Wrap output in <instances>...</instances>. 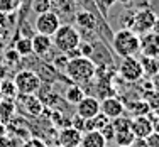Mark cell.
I'll list each match as a JSON object with an SVG mask.
<instances>
[{
    "label": "cell",
    "mask_w": 159,
    "mask_h": 147,
    "mask_svg": "<svg viewBox=\"0 0 159 147\" xmlns=\"http://www.w3.org/2000/svg\"><path fill=\"white\" fill-rule=\"evenodd\" d=\"M151 32L156 34V36H159V17H156V20H154V25H152V29H151Z\"/></svg>",
    "instance_id": "obj_38"
},
{
    "label": "cell",
    "mask_w": 159,
    "mask_h": 147,
    "mask_svg": "<svg viewBox=\"0 0 159 147\" xmlns=\"http://www.w3.org/2000/svg\"><path fill=\"white\" fill-rule=\"evenodd\" d=\"M14 51L17 52L20 58H25V56L32 54V41L29 36H22L16 41V46H14Z\"/></svg>",
    "instance_id": "obj_21"
},
{
    "label": "cell",
    "mask_w": 159,
    "mask_h": 147,
    "mask_svg": "<svg viewBox=\"0 0 159 147\" xmlns=\"http://www.w3.org/2000/svg\"><path fill=\"white\" fill-rule=\"evenodd\" d=\"M100 134H102V137H103L105 140H107V144H108V142H112V140H113V137H115V129H113L112 123L108 122L107 125H105L103 129L100 130Z\"/></svg>",
    "instance_id": "obj_27"
},
{
    "label": "cell",
    "mask_w": 159,
    "mask_h": 147,
    "mask_svg": "<svg viewBox=\"0 0 159 147\" xmlns=\"http://www.w3.org/2000/svg\"><path fill=\"white\" fill-rule=\"evenodd\" d=\"M48 147H61L59 144H52V145H48Z\"/></svg>",
    "instance_id": "obj_41"
},
{
    "label": "cell",
    "mask_w": 159,
    "mask_h": 147,
    "mask_svg": "<svg viewBox=\"0 0 159 147\" xmlns=\"http://www.w3.org/2000/svg\"><path fill=\"white\" fill-rule=\"evenodd\" d=\"M0 147H10V140L7 135H0Z\"/></svg>",
    "instance_id": "obj_37"
},
{
    "label": "cell",
    "mask_w": 159,
    "mask_h": 147,
    "mask_svg": "<svg viewBox=\"0 0 159 147\" xmlns=\"http://www.w3.org/2000/svg\"><path fill=\"white\" fill-rule=\"evenodd\" d=\"M117 2H120L122 5H132V3L135 2V0H117Z\"/></svg>",
    "instance_id": "obj_40"
},
{
    "label": "cell",
    "mask_w": 159,
    "mask_h": 147,
    "mask_svg": "<svg viewBox=\"0 0 159 147\" xmlns=\"http://www.w3.org/2000/svg\"><path fill=\"white\" fill-rule=\"evenodd\" d=\"M14 85H16L17 95H34L43 86V80L36 71L22 69L14 76Z\"/></svg>",
    "instance_id": "obj_4"
},
{
    "label": "cell",
    "mask_w": 159,
    "mask_h": 147,
    "mask_svg": "<svg viewBox=\"0 0 159 147\" xmlns=\"http://www.w3.org/2000/svg\"><path fill=\"white\" fill-rule=\"evenodd\" d=\"M112 47L120 58L135 56L139 52V36L130 29H120L112 36Z\"/></svg>",
    "instance_id": "obj_2"
},
{
    "label": "cell",
    "mask_w": 159,
    "mask_h": 147,
    "mask_svg": "<svg viewBox=\"0 0 159 147\" xmlns=\"http://www.w3.org/2000/svg\"><path fill=\"white\" fill-rule=\"evenodd\" d=\"M68 61H70V59L66 58V56H59V58H56L54 59V65H56V68H58V69H64V68H66V65H68Z\"/></svg>",
    "instance_id": "obj_34"
},
{
    "label": "cell",
    "mask_w": 159,
    "mask_h": 147,
    "mask_svg": "<svg viewBox=\"0 0 159 147\" xmlns=\"http://www.w3.org/2000/svg\"><path fill=\"white\" fill-rule=\"evenodd\" d=\"M112 127L115 129V132H124V130H130V117H117V118L110 120Z\"/></svg>",
    "instance_id": "obj_24"
},
{
    "label": "cell",
    "mask_w": 159,
    "mask_h": 147,
    "mask_svg": "<svg viewBox=\"0 0 159 147\" xmlns=\"http://www.w3.org/2000/svg\"><path fill=\"white\" fill-rule=\"evenodd\" d=\"M5 24H7V16L0 12V27H5Z\"/></svg>",
    "instance_id": "obj_39"
},
{
    "label": "cell",
    "mask_w": 159,
    "mask_h": 147,
    "mask_svg": "<svg viewBox=\"0 0 159 147\" xmlns=\"http://www.w3.org/2000/svg\"><path fill=\"white\" fill-rule=\"evenodd\" d=\"M125 110L130 112V118L134 117H144V115H149L151 114V108L149 105L146 103V100H135V101H130V103L125 107Z\"/></svg>",
    "instance_id": "obj_19"
},
{
    "label": "cell",
    "mask_w": 159,
    "mask_h": 147,
    "mask_svg": "<svg viewBox=\"0 0 159 147\" xmlns=\"http://www.w3.org/2000/svg\"><path fill=\"white\" fill-rule=\"evenodd\" d=\"M22 147H48L46 142L43 140V139H37V137H31L29 140H25Z\"/></svg>",
    "instance_id": "obj_31"
},
{
    "label": "cell",
    "mask_w": 159,
    "mask_h": 147,
    "mask_svg": "<svg viewBox=\"0 0 159 147\" xmlns=\"http://www.w3.org/2000/svg\"><path fill=\"white\" fill-rule=\"evenodd\" d=\"M70 127H73V129H76L78 132H85V118H81L80 115H73L71 117V125Z\"/></svg>",
    "instance_id": "obj_30"
},
{
    "label": "cell",
    "mask_w": 159,
    "mask_h": 147,
    "mask_svg": "<svg viewBox=\"0 0 159 147\" xmlns=\"http://www.w3.org/2000/svg\"><path fill=\"white\" fill-rule=\"evenodd\" d=\"M139 52H141V56L159 58V36L152 32H146L139 36Z\"/></svg>",
    "instance_id": "obj_8"
},
{
    "label": "cell",
    "mask_w": 159,
    "mask_h": 147,
    "mask_svg": "<svg viewBox=\"0 0 159 147\" xmlns=\"http://www.w3.org/2000/svg\"><path fill=\"white\" fill-rule=\"evenodd\" d=\"M80 147H107V140L102 137V134L98 130L85 132V134L81 135Z\"/></svg>",
    "instance_id": "obj_14"
},
{
    "label": "cell",
    "mask_w": 159,
    "mask_h": 147,
    "mask_svg": "<svg viewBox=\"0 0 159 147\" xmlns=\"http://www.w3.org/2000/svg\"><path fill=\"white\" fill-rule=\"evenodd\" d=\"M49 10H52V3L49 0H32V12H36L37 16Z\"/></svg>",
    "instance_id": "obj_25"
},
{
    "label": "cell",
    "mask_w": 159,
    "mask_h": 147,
    "mask_svg": "<svg viewBox=\"0 0 159 147\" xmlns=\"http://www.w3.org/2000/svg\"><path fill=\"white\" fill-rule=\"evenodd\" d=\"M134 134L130 130H124V132H115L113 142L117 144V147H130V144L134 142Z\"/></svg>",
    "instance_id": "obj_22"
},
{
    "label": "cell",
    "mask_w": 159,
    "mask_h": 147,
    "mask_svg": "<svg viewBox=\"0 0 159 147\" xmlns=\"http://www.w3.org/2000/svg\"><path fill=\"white\" fill-rule=\"evenodd\" d=\"M76 22L81 29L85 31H95L97 29V17L90 10H78L76 12Z\"/></svg>",
    "instance_id": "obj_16"
},
{
    "label": "cell",
    "mask_w": 159,
    "mask_h": 147,
    "mask_svg": "<svg viewBox=\"0 0 159 147\" xmlns=\"http://www.w3.org/2000/svg\"><path fill=\"white\" fill-rule=\"evenodd\" d=\"M98 114H100V101H98L95 96L85 95V98L76 105V115H80L85 120L93 118V117L98 115Z\"/></svg>",
    "instance_id": "obj_10"
},
{
    "label": "cell",
    "mask_w": 159,
    "mask_h": 147,
    "mask_svg": "<svg viewBox=\"0 0 159 147\" xmlns=\"http://www.w3.org/2000/svg\"><path fill=\"white\" fill-rule=\"evenodd\" d=\"M19 98L24 101V108H25V110H27L31 115L39 117L41 114H43L44 105H43V101H41L37 96H34V95H19Z\"/></svg>",
    "instance_id": "obj_15"
},
{
    "label": "cell",
    "mask_w": 159,
    "mask_h": 147,
    "mask_svg": "<svg viewBox=\"0 0 159 147\" xmlns=\"http://www.w3.org/2000/svg\"><path fill=\"white\" fill-rule=\"evenodd\" d=\"M16 114V103L10 98H3L0 100V123H9Z\"/></svg>",
    "instance_id": "obj_18"
},
{
    "label": "cell",
    "mask_w": 159,
    "mask_h": 147,
    "mask_svg": "<svg viewBox=\"0 0 159 147\" xmlns=\"http://www.w3.org/2000/svg\"><path fill=\"white\" fill-rule=\"evenodd\" d=\"M130 147H149L146 142V139H134V142L130 144Z\"/></svg>",
    "instance_id": "obj_36"
},
{
    "label": "cell",
    "mask_w": 159,
    "mask_h": 147,
    "mask_svg": "<svg viewBox=\"0 0 159 147\" xmlns=\"http://www.w3.org/2000/svg\"><path fill=\"white\" fill-rule=\"evenodd\" d=\"M151 123H152V132L159 134V114H151Z\"/></svg>",
    "instance_id": "obj_35"
},
{
    "label": "cell",
    "mask_w": 159,
    "mask_h": 147,
    "mask_svg": "<svg viewBox=\"0 0 159 147\" xmlns=\"http://www.w3.org/2000/svg\"><path fill=\"white\" fill-rule=\"evenodd\" d=\"M119 74L124 81L129 83H135L141 81L144 78V71L141 66V61H139L135 56H130V58H122V63L119 66Z\"/></svg>",
    "instance_id": "obj_6"
},
{
    "label": "cell",
    "mask_w": 159,
    "mask_h": 147,
    "mask_svg": "<svg viewBox=\"0 0 159 147\" xmlns=\"http://www.w3.org/2000/svg\"><path fill=\"white\" fill-rule=\"evenodd\" d=\"M17 9V5H16V2L14 0H0V12L2 14H10V12H14V10Z\"/></svg>",
    "instance_id": "obj_28"
},
{
    "label": "cell",
    "mask_w": 159,
    "mask_h": 147,
    "mask_svg": "<svg viewBox=\"0 0 159 147\" xmlns=\"http://www.w3.org/2000/svg\"><path fill=\"white\" fill-rule=\"evenodd\" d=\"M149 115L130 118V132L134 134L135 139H146L149 134H152V123H151Z\"/></svg>",
    "instance_id": "obj_11"
},
{
    "label": "cell",
    "mask_w": 159,
    "mask_h": 147,
    "mask_svg": "<svg viewBox=\"0 0 159 147\" xmlns=\"http://www.w3.org/2000/svg\"><path fill=\"white\" fill-rule=\"evenodd\" d=\"M49 2H51V3H54V5H56V3H58V0H49Z\"/></svg>",
    "instance_id": "obj_42"
},
{
    "label": "cell",
    "mask_w": 159,
    "mask_h": 147,
    "mask_svg": "<svg viewBox=\"0 0 159 147\" xmlns=\"http://www.w3.org/2000/svg\"><path fill=\"white\" fill-rule=\"evenodd\" d=\"M81 132H78L73 127H63L58 134V144L61 147H80L81 142Z\"/></svg>",
    "instance_id": "obj_12"
},
{
    "label": "cell",
    "mask_w": 159,
    "mask_h": 147,
    "mask_svg": "<svg viewBox=\"0 0 159 147\" xmlns=\"http://www.w3.org/2000/svg\"><path fill=\"white\" fill-rule=\"evenodd\" d=\"M97 7L100 9V12L103 14V16H107L108 10H110V7L113 5V3H117V0H95Z\"/></svg>",
    "instance_id": "obj_29"
},
{
    "label": "cell",
    "mask_w": 159,
    "mask_h": 147,
    "mask_svg": "<svg viewBox=\"0 0 159 147\" xmlns=\"http://www.w3.org/2000/svg\"><path fill=\"white\" fill-rule=\"evenodd\" d=\"M64 71H66L68 78H70L75 85H80V83H88L93 76H95L97 74V65L90 58L80 56V58L70 59L66 68H64Z\"/></svg>",
    "instance_id": "obj_1"
},
{
    "label": "cell",
    "mask_w": 159,
    "mask_h": 147,
    "mask_svg": "<svg viewBox=\"0 0 159 147\" xmlns=\"http://www.w3.org/2000/svg\"><path fill=\"white\" fill-rule=\"evenodd\" d=\"M156 17L157 16L151 9L134 10V14H132V22H130V27L129 29H130L132 32H135L137 36H142V34H146V32H151Z\"/></svg>",
    "instance_id": "obj_5"
},
{
    "label": "cell",
    "mask_w": 159,
    "mask_h": 147,
    "mask_svg": "<svg viewBox=\"0 0 159 147\" xmlns=\"http://www.w3.org/2000/svg\"><path fill=\"white\" fill-rule=\"evenodd\" d=\"M5 59H7L9 63H14V65H16V63H19L20 56H19L17 52L14 51V49H10V51H7V52H5Z\"/></svg>",
    "instance_id": "obj_33"
},
{
    "label": "cell",
    "mask_w": 159,
    "mask_h": 147,
    "mask_svg": "<svg viewBox=\"0 0 159 147\" xmlns=\"http://www.w3.org/2000/svg\"><path fill=\"white\" fill-rule=\"evenodd\" d=\"M124 112H125L124 101L115 96H107L100 101V114H103L108 120H113L117 117L124 115Z\"/></svg>",
    "instance_id": "obj_9"
},
{
    "label": "cell",
    "mask_w": 159,
    "mask_h": 147,
    "mask_svg": "<svg viewBox=\"0 0 159 147\" xmlns=\"http://www.w3.org/2000/svg\"><path fill=\"white\" fill-rule=\"evenodd\" d=\"M141 66L144 71V76H157L159 74V58H149V56H141Z\"/></svg>",
    "instance_id": "obj_17"
},
{
    "label": "cell",
    "mask_w": 159,
    "mask_h": 147,
    "mask_svg": "<svg viewBox=\"0 0 159 147\" xmlns=\"http://www.w3.org/2000/svg\"><path fill=\"white\" fill-rule=\"evenodd\" d=\"M51 39H52L54 47L59 52H63V54H66L71 49H76L81 44V36H80L78 29L70 24H61L58 27V31L52 34Z\"/></svg>",
    "instance_id": "obj_3"
},
{
    "label": "cell",
    "mask_w": 159,
    "mask_h": 147,
    "mask_svg": "<svg viewBox=\"0 0 159 147\" xmlns=\"http://www.w3.org/2000/svg\"><path fill=\"white\" fill-rule=\"evenodd\" d=\"M0 93L5 96H10V95H17V90H16V85H14V81H9V80H3L0 83Z\"/></svg>",
    "instance_id": "obj_26"
},
{
    "label": "cell",
    "mask_w": 159,
    "mask_h": 147,
    "mask_svg": "<svg viewBox=\"0 0 159 147\" xmlns=\"http://www.w3.org/2000/svg\"><path fill=\"white\" fill-rule=\"evenodd\" d=\"M64 98H66L68 103L78 105L80 101L85 98V90H83L80 85H71V86H68L66 91H64Z\"/></svg>",
    "instance_id": "obj_20"
},
{
    "label": "cell",
    "mask_w": 159,
    "mask_h": 147,
    "mask_svg": "<svg viewBox=\"0 0 159 147\" xmlns=\"http://www.w3.org/2000/svg\"><path fill=\"white\" fill-rule=\"evenodd\" d=\"M146 142L149 147H159V134H156V132H152V134H149L146 137Z\"/></svg>",
    "instance_id": "obj_32"
},
{
    "label": "cell",
    "mask_w": 159,
    "mask_h": 147,
    "mask_svg": "<svg viewBox=\"0 0 159 147\" xmlns=\"http://www.w3.org/2000/svg\"><path fill=\"white\" fill-rule=\"evenodd\" d=\"M59 25H61V20H59V16L54 12V10L39 14V16L36 17V22H34L36 32L37 34H44V36H49V37H52V34L58 31Z\"/></svg>",
    "instance_id": "obj_7"
},
{
    "label": "cell",
    "mask_w": 159,
    "mask_h": 147,
    "mask_svg": "<svg viewBox=\"0 0 159 147\" xmlns=\"http://www.w3.org/2000/svg\"><path fill=\"white\" fill-rule=\"evenodd\" d=\"M32 41V54L36 56H46L52 47V39L49 36H44V34H34L31 37Z\"/></svg>",
    "instance_id": "obj_13"
},
{
    "label": "cell",
    "mask_w": 159,
    "mask_h": 147,
    "mask_svg": "<svg viewBox=\"0 0 159 147\" xmlns=\"http://www.w3.org/2000/svg\"><path fill=\"white\" fill-rule=\"evenodd\" d=\"M142 100H146V103L149 105L151 114H159V91L149 90V91H146Z\"/></svg>",
    "instance_id": "obj_23"
}]
</instances>
